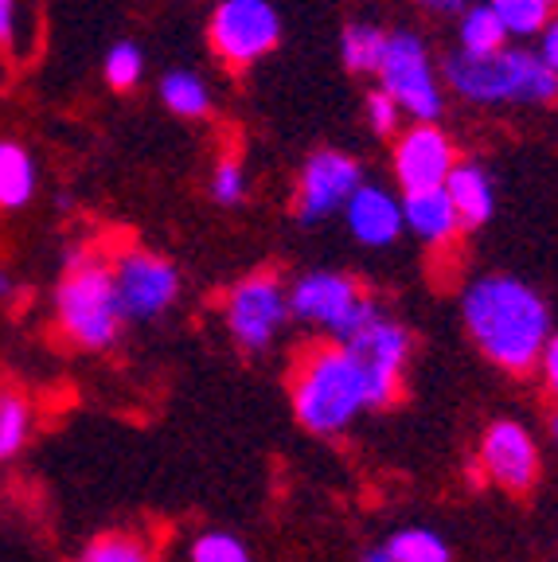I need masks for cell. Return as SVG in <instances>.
Masks as SVG:
<instances>
[{"instance_id":"1","label":"cell","mask_w":558,"mask_h":562,"mask_svg":"<svg viewBox=\"0 0 558 562\" xmlns=\"http://www.w3.org/2000/svg\"><path fill=\"white\" fill-rule=\"evenodd\" d=\"M461 321L484 360L507 375H527L539 368V356L550 340V308L527 281L512 273H484L465 290Z\"/></svg>"},{"instance_id":"2","label":"cell","mask_w":558,"mask_h":562,"mask_svg":"<svg viewBox=\"0 0 558 562\" xmlns=\"http://www.w3.org/2000/svg\"><path fill=\"white\" fill-rule=\"evenodd\" d=\"M289 403L297 422L316 438H336L371 411L364 371L344 344H316L301 356L289 379Z\"/></svg>"},{"instance_id":"3","label":"cell","mask_w":558,"mask_h":562,"mask_svg":"<svg viewBox=\"0 0 558 562\" xmlns=\"http://www.w3.org/2000/svg\"><path fill=\"white\" fill-rule=\"evenodd\" d=\"M55 321H59V333L82 351H105L122 340L125 316L118 305L110 258L90 246H75L63 258L59 285H55Z\"/></svg>"},{"instance_id":"4","label":"cell","mask_w":558,"mask_h":562,"mask_svg":"<svg viewBox=\"0 0 558 562\" xmlns=\"http://www.w3.org/2000/svg\"><path fill=\"white\" fill-rule=\"evenodd\" d=\"M445 82L477 105H539L558 98V75L524 47H504L496 55L454 52L445 59Z\"/></svg>"},{"instance_id":"5","label":"cell","mask_w":558,"mask_h":562,"mask_svg":"<svg viewBox=\"0 0 558 562\" xmlns=\"http://www.w3.org/2000/svg\"><path fill=\"white\" fill-rule=\"evenodd\" d=\"M379 90L399 102L402 114H411L418 125H434L442 117V82L434 75L429 47L414 32H391L387 35V52L379 63Z\"/></svg>"},{"instance_id":"6","label":"cell","mask_w":558,"mask_h":562,"mask_svg":"<svg viewBox=\"0 0 558 562\" xmlns=\"http://www.w3.org/2000/svg\"><path fill=\"white\" fill-rule=\"evenodd\" d=\"M110 270H114V290L125 325L130 321L133 325H148V321L165 316L180 297V270L168 258L153 255V250L125 246V250H118L110 258Z\"/></svg>"},{"instance_id":"7","label":"cell","mask_w":558,"mask_h":562,"mask_svg":"<svg viewBox=\"0 0 558 562\" xmlns=\"http://www.w3.org/2000/svg\"><path fill=\"white\" fill-rule=\"evenodd\" d=\"M341 344L351 351V360L364 371L371 411H387V406L399 403L402 371H406V360H411V333L387 313H379L371 325H364Z\"/></svg>"},{"instance_id":"8","label":"cell","mask_w":558,"mask_h":562,"mask_svg":"<svg viewBox=\"0 0 558 562\" xmlns=\"http://www.w3.org/2000/svg\"><path fill=\"white\" fill-rule=\"evenodd\" d=\"M208 40L231 67H254L281 44V16L270 0H219L208 20Z\"/></svg>"},{"instance_id":"9","label":"cell","mask_w":558,"mask_h":562,"mask_svg":"<svg viewBox=\"0 0 558 562\" xmlns=\"http://www.w3.org/2000/svg\"><path fill=\"white\" fill-rule=\"evenodd\" d=\"M227 333L243 351H266L289 321V290L274 273H250L227 293Z\"/></svg>"},{"instance_id":"10","label":"cell","mask_w":558,"mask_h":562,"mask_svg":"<svg viewBox=\"0 0 558 562\" xmlns=\"http://www.w3.org/2000/svg\"><path fill=\"white\" fill-rule=\"evenodd\" d=\"M364 297H367V290L351 273L313 270V273H301V278L289 285V316H297V321H305V325H313V328H324V333H332V336H341Z\"/></svg>"},{"instance_id":"11","label":"cell","mask_w":558,"mask_h":562,"mask_svg":"<svg viewBox=\"0 0 558 562\" xmlns=\"http://www.w3.org/2000/svg\"><path fill=\"white\" fill-rule=\"evenodd\" d=\"M364 184V168L348 153L321 149L305 160L301 180H297V220L324 223L328 215L348 207L356 188Z\"/></svg>"},{"instance_id":"12","label":"cell","mask_w":558,"mask_h":562,"mask_svg":"<svg viewBox=\"0 0 558 562\" xmlns=\"http://www.w3.org/2000/svg\"><path fill=\"white\" fill-rule=\"evenodd\" d=\"M480 469L496 488L524 496L539 481V446L524 422L500 418L480 438Z\"/></svg>"},{"instance_id":"13","label":"cell","mask_w":558,"mask_h":562,"mask_svg":"<svg viewBox=\"0 0 558 562\" xmlns=\"http://www.w3.org/2000/svg\"><path fill=\"white\" fill-rule=\"evenodd\" d=\"M454 165H457L454 140L445 137L437 125H411V130L399 133V140H394V180H399L402 195L445 188Z\"/></svg>"},{"instance_id":"14","label":"cell","mask_w":558,"mask_h":562,"mask_svg":"<svg viewBox=\"0 0 558 562\" xmlns=\"http://www.w3.org/2000/svg\"><path fill=\"white\" fill-rule=\"evenodd\" d=\"M348 231L364 246H391L402 235V200L379 184H359L344 207Z\"/></svg>"},{"instance_id":"15","label":"cell","mask_w":558,"mask_h":562,"mask_svg":"<svg viewBox=\"0 0 558 562\" xmlns=\"http://www.w3.org/2000/svg\"><path fill=\"white\" fill-rule=\"evenodd\" d=\"M445 195L454 203L457 211V223L461 231H477L492 220V211H496V195H492V180L489 172L472 160H457L449 180H445Z\"/></svg>"},{"instance_id":"16","label":"cell","mask_w":558,"mask_h":562,"mask_svg":"<svg viewBox=\"0 0 558 562\" xmlns=\"http://www.w3.org/2000/svg\"><path fill=\"white\" fill-rule=\"evenodd\" d=\"M402 227H411L429 246H449L461 235V223H457V211L449 203V195H445V188L402 195Z\"/></svg>"},{"instance_id":"17","label":"cell","mask_w":558,"mask_h":562,"mask_svg":"<svg viewBox=\"0 0 558 562\" xmlns=\"http://www.w3.org/2000/svg\"><path fill=\"white\" fill-rule=\"evenodd\" d=\"M35 195V160L24 145L0 137V211L27 207Z\"/></svg>"},{"instance_id":"18","label":"cell","mask_w":558,"mask_h":562,"mask_svg":"<svg viewBox=\"0 0 558 562\" xmlns=\"http://www.w3.org/2000/svg\"><path fill=\"white\" fill-rule=\"evenodd\" d=\"M32 403L16 386H0V465H9L12 457L32 438Z\"/></svg>"},{"instance_id":"19","label":"cell","mask_w":558,"mask_h":562,"mask_svg":"<svg viewBox=\"0 0 558 562\" xmlns=\"http://www.w3.org/2000/svg\"><path fill=\"white\" fill-rule=\"evenodd\" d=\"M457 40H461L457 52H465V55H496L507 47L504 24H500V16L489 9V4H469V9L461 12Z\"/></svg>"},{"instance_id":"20","label":"cell","mask_w":558,"mask_h":562,"mask_svg":"<svg viewBox=\"0 0 558 562\" xmlns=\"http://www.w3.org/2000/svg\"><path fill=\"white\" fill-rule=\"evenodd\" d=\"M387 35L383 27L376 24H348L341 35V59L348 70L356 75H379V63H383V52H387Z\"/></svg>"},{"instance_id":"21","label":"cell","mask_w":558,"mask_h":562,"mask_svg":"<svg viewBox=\"0 0 558 562\" xmlns=\"http://www.w3.org/2000/svg\"><path fill=\"white\" fill-rule=\"evenodd\" d=\"M160 102L176 117H203L211 110V90L196 70H168L160 79Z\"/></svg>"},{"instance_id":"22","label":"cell","mask_w":558,"mask_h":562,"mask_svg":"<svg viewBox=\"0 0 558 562\" xmlns=\"http://www.w3.org/2000/svg\"><path fill=\"white\" fill-rule=\"evenodd\" d=\"M489 9L500 16L504 32L520 35V40L539 35L543 27L550 24V16H555V4H550V0H489Z\"/></svg>"},{"instance_id":"23","label":"cell","mask_w":558,"mask_h":562,"mask_svg":"<svg viewBox=\"0 0 558 562\" xmlns=\"http://www.w3.org/2000/svg\"><path fill=\"white\" fill-rule=\"evenodd\" d=\"M383 547L394 562H449V543L426 527H402Z\"/></svg>"},{"instance_id":"24","label":"cell","mask_w":558,"mask_h":562,"mask_svg":"<svg viewBox=\"0 0 558 562\" xmlns=\"http://www.w3.org/2000/svg\"><path fill=\"white\" fill-rule=\"evenodd\" d=\"M75 562H157L153 551H148L145 539L130 536V531H105V536H94Z\"/></svg>"},{"instance_id":"25","label":"cell","mask_w":558,"mask_h":562,"mask_svg":"<svg viewBox=\"0 0 558 562\" xmlns=\"http://www.w3.org/2000/svg\"><path fill=\"white\" fill-rule=\"evenodd\" d=\"M102 75L114 90H133L141 82V75H145V52L133 40H122V44H114L105 52Z\"/></svg>"},{"instance_id":"26","label":"cell","mask_w":558,"mask_h":562,"mask_svg":"<svg viewBox=\"0 0 558 562\" xmlns=\"http://www.w3.org/2000/svg\"><path fill=\"white\" fill-rule=\"evenodd\" d=\"M192 562H250V551L231 531H203L192 539Z\"/></svg>"},{"instance_id":"27","label":"cell","mask_w":558,"mask_h":562,"mask_svg":"<svg viewBox=\"0 0 558 562\" xmlns=\"http://www.w3.org/2000/svg\"><path fill=\"white\" fill-rule=\"evenodd\" d=\"M211 200L223 207H235L246 200V168L238 157H219L215 172H211Z\"/></svg>"},{"instance_id":"28","label":"cell","mask_w":558,"mask_h":562,"mask_svg":"<svg viewBox=\"0 0 558 562\" xmlns=\"http://www.w3.org/2000/svg\"><path fill=\"white\" fill-rule=\"evenodd\" d=\"M364 105H367V122H371V130H376L379 137H387V133L399 130L402 110H399V102L387 94V90H371Z\"/></svg>"},{"instance_id":"29","label":"cell","mask_w":558,"mask_h":562,"mask_svg":"<svg viewBox=\"0 0 558 562\" xmlns=\"http://www.w3.org/2000/svg\"><path fill=\"white\" fill-rule=\"evenodd\" d=\"M20 32V0H0V47L16 44Z\"/></svg>"},{"instance_id":"30","label":"cell","mask_w":558,"mask_h":562,"mask_svg":"<svg viewBox=\"0 0 558 562\" xmlns=\"http://www.w3.org/2000/svg\"><path fill=\"white\" fill-rule=\"evenodd\" d=\"M539 371H543V383L550 386V395L558 398V333H550L547 348L539 356Z\"/></svg>"},{"instance_id":"31","label":"cell","mask_w":558,"mask_h":562,"mask_svg":"<svg viewBox=\"0 0 558 562\" xmlns=\"http://www.w3.org/2000/svg\"><path fill=\"white\" fill-rule=\"evenodd\" d=\"M535 55H539V59L558 75V16H550V24L539 32V52Z\"/></svg>"},{"instance_id":"32","label":"cell","mask_w":558,"mask_h":562,"mask_svg":"<svg viewBox=\"0 0 558 562\" xmlns=\"http://www.w3.org/2000/svg\"><path fill=\"white\" fill-rule=\"evenodd\" d=\"M422 9L437 12V16H461L469 9V0H418Z\"/></svg>"},{"instance_id":"33","label":"cell","mask_w":558,"mask_h":562,"mask_svg":"<svg viewBox=\"0 0 558 562\" xmlns=\"http://www.w3.org/2000/svg\"><path fill=\"white\" fill-rule=\"evenodd\" d=\"M16 297V278L9 270H0V301H12Z\"/></svg>"},{"instance_id":"34","label":"cell","mask_w":558,"mask_h":562,"mask_svg":"<svg viewBox=\"0 0 558 562\" xmlns=\"http://www.w3.org/2000/svg\"><path fill=\"white\" fill-rule=\"evenodd\" d=\"M359 562H394V559L387 554V547H367V551L359 554Z\"/></svg>"},{"instance_id":"35","label":"cell","mask_w":558,"mask_h":562,"mask_svg":"<svg viewBox=\"0 0 558 562\" xmlns=\"http://www.w3.org/2000/svg\"><path fill=\"white\" fill-rule=\"evenodd\" d=\"M550 438H555V446H558V406L550 411Z\"/></svg>"},{"instance_id":"36","label":"cell","mask_w":558,"mask_h":562,"mask_svg":"<svg viewBox=\"0 0 558 562\" xmlns=\"http://www.w3.org/2000/svg\"><path fill=\"white\" fill-rule=\"evenodd\" d=\"M550 4H555V0H550Z\"/></svg>"}]
</instances>
